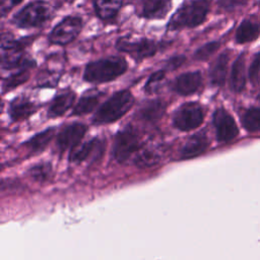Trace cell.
<instances>
[{"label":"cell","instance_id":"obj_1","mask_svg":"<svg viewBox=\"0 0 260 260\" xmlns=\"http://www.w3.org/2000/svg\"><path fill=\"white\" fill-rule=\"evenodd\" d=\"M210 9V0H188L172 15L168 22L169 30L193 28L201 24Z\"/></svg>","mask_w":260,"mask_h":260},{"label":"cell","instance_id":"obj_2","mask_svg":"<svg viewBox=\"0 0 260 260\" xmlns=\"http://www.w3.org/2000/svg\"><path fill=\"white\" fill-rule=\"evenodd\" d=\"M128 64L122 57L111 56L103 58L86 65L83 78L92 83H103L112 81L126 72Z\"/></svg>","mask_w":260,"mask_h":260},{"label":"cell","instance_id":"obj_3","mask_svg":"<svg viewBox=\"0 0 260 260\" xmlns=\"http://www.w3.org/2000/svg\"><path fill=\"white\" fill-rule=\"evenodd\" d=\"M134 102V96L129 90H119L99 108L92 122L96 125L113 123L122 118L133 107Z\"/></svg>","mask_w":260,"mask_h":260},{"label":"cell","instance_id":"obj_4","mask_svg":"<svg viewBox=\"0 0 260 260\" xmlns=\"http://www.w3.org/2000/svg\"><path fill=\"white\" fill-rule=\"evenodd\" d=\"M28 39L14 40L11 36H2L1 41V67L3 70L14 68H31L34 60H28L23 55V48Z\"/></svg>","mask_w":260,"mask_h":260},{"label":"cell","instance_id":"obj_5","mask_svg":"<svg viewBox=\"0 0 260 260\" xmlns=\"http://www.w3.org/2000/svg\"><path fill=\"white\" fill-rule=\"evenodd\" d=\"M50 5L41 0L32 1L12 17V23L20 28L40 27L51 17Z\"/></svg>","mask_w":260,"mask_h":260},{"label":"cell","instance_id":"obj_6","mask_svg":"<svg viewBox=\"0 0 260 260\" xmlns=\"http://www.w3.org/2000/svg\"><path fill=\"white\" fill-rule=\"evenodd\" d=\"M141 147L142 143L138 132L131 125H128L116 134L113 155L118 162H125L133 153H137Z\"/></svg>","mask_w":260,"mask_h":260},{"label":"cell","instance_id":"obj_7","mask_svg":"<svg viewBox=\"0 0 260 260\" xmlns=\"http://www.w3.org/2000/svg\"><path fill=\"white\" fill-rule=\"evenodd\" d=\"M203 119L202 107L196 102H189L177 109L173 116V124L181 131H190L200 126Z\"/></svg>","mask_w":260,"mask_h":260},{"label":"cell","instance_id":"obj_8","mask_svg":"<svg viewBox=\"0 0 260 260\" xmlns=\"http://www.w3.org/2000/svg\"><path fill=\"white\" fill-rule=\"evenodd\" d=\"M82 29V19L78 16H66L51 30L48 39L52 44L66 46L71 43Z\"/></svg>","mask_w":260,"mask_h":260},{"label":"cell","instance_id":"obj_9","mask_svg":"<svg viewBox=\"0 0 260 260\" xmlns=\"http://www.w3.org/2000/svg\"><path fill=\"white\" fill-rule=\"evenodd\" d=\"M116 48L130 55L136 62L149 58L156 54L159 44L149 39H139L132 41L128 38H120L116 43Z\"/></svg>","mask_w":260,"mask_h":260},{"label":"cell","instance_id":"obj_10","mask_svg":"<svg viewBox=\"0 0 260 260\" xmlns=\"http://www.w3.org/2000/svg\"><path fill=\"white\" fill-rule=\"evenodd\" d=\"M212 122L215 128L216 138L219 142L231 141L239 134V129L234 118L223 108L215 110Z\"/></svg>","mask_w":260,"mask_h":260},{"label":"cell","instance_id":"obj_11","mask_svg":"<svg viewBox=\"0 0 260 260\" xmlns=\"http://www.w3.org/2000/svg\"><path fill=\"white\" fill-rule=\"evenodd\" d=\"M87 131V127L79 122L66 125L57 136V146L61 151L73 149L77 146Z\"/></svg>","mask_w":260,"mask_h":260},{"label":"cell","instance_id":"obj_12","mask_svg":"<svg viewBox=\"0 0 260 260\" xmlns=\"http://www.w3.org/2000/svg\"><path fill=\"white\" fill-rule=\"evenodd\" d=\"M202 84V75L199 71L185 72L177 76L172 82V89L181 94L189 95L196 92Z\"/></svg>","mask_w":260,"mask_h":260},{"label":"cell","instance_id":"obj_13","mask_svg":"<svg viewBox=\"0 0 260 260\" xmlns=\"http://www.w3.org/2000/svg\"><path fill=\"white\" fill-rule=\"evenodd\" d=\"M104 150V141L94 137L90 140H87L81 144L75 146L69 154V160L71 162L79 164L91 156L96 157L99 154H102Z\"/></svg>","mask_w":260,"mask_h":260},{"label":"cell","instance_id":"obj_14","mask_svg":"<svg viewBox=\"0 0 260 260\" xmlns=\"http://www.w3.org/2000/svg\"><path fill=\"white\" fill-rule=\"evenodd\" d=\"M38 109V106L25 95H18L13 99L8 108V115L12 121L27 119Z\"/></svg>","mask_w":260,"mask_h":260},{"label":"cell","instance_id":"obj_15","mask_svg":"<svg viewBox=\"0 0 260 260\" xmlns=\"http://www.w3.org/2000/svg\"><path fill=\"white\" fill-rule=\"evenodd\" d=\"M209 141L204 132H199L192 135L183 145L180 151L182 159H190L202 154L208 147Z\"/></svg>","mask_w":260,"mask_h":260},{"label":"cell","instance_id":"obj_16","mask_svg":"<svg viewBox=\"0 0 260 260\" xmlns=\"http://www.w3.org/2000/svg\"><path fill=\"white\" fill-rule=\"evenodd\" d=\"M75 98L73 91H64L55 96L49 106L48 117L57 118L64 115L73 106Z\"/></svg>","mask_w":260,"mask_h":260},{"label":"cell","instance_id":"obj_17","mask_svg":"<svg viewBox=\"0 0 260 260\" xmlns=\"http://www.w3.org/2000/svg\"><path fill=\"white\" fill-rule=\"evenodd\" d=\"M172 8V0H145L142 15L147 19H161Z\"/></svg>","mask_w":260,"mask_h":260},{"label":"cell","instance_id":"obj_18","mask_svg":"<svg viewBox=\"0 0 260 260\" xmlns=\"http://www.w3.org/2000/svg\"><path fill=\"white\" fill-rule=\"evenodd\" d=\"M230 60V52H222L210 67L209 77L213 85L221 86L225 82V76L228 71V64Z\"/></svg>","mask_w":260,"mask_h":260},{"label":"cell","instance_id":"obj_19","mask_svg":"<svg viewBox=\"0 0 260 260\" xmlns=\"http://www.w3.org/2000/svg\"><path fill=\"white\" fill-rule=\"evenodd\" d=\"M167 109V105L164 101L160 100H152L146 102L140 109L138 116L141 120L148 122V123H153L159 120Z\"/></svg>","mask_w":260,"mask_h":260},{"label":"cell","instance_id":"obj_20","mask_svg":"<svg viewBox=\"0 0 260 260\" xmlns=\"http://www.w3.org/2000/svg\"><path fill=\"white\" fill-rule=\"evenodd\" d=\"M245 54L242 53L234 62L231 72V88L235 92H241L246 84Z\"/></svg>","mask_w":260,"mask_h":260},{"label":"cell","instance_id":"obj_21","mask_svg":"<svg viewBox=\"0 0 260 260\" xmlns=\"http://www.w3.org/2000/svg\"><path fill=\"white\" fill-rule=\"evenodd\" d=\"M123 0H92L98 16L105 20H112L118 14Z\"/></svg>","mask_w":260,"mask_h":260},{"label":"cell","instance_id":"obj_22","mask_svg":"<svg viewBox=\"0 0 260 260\" xmlns=\"http://www.w3.org/2000/svg\"><path fill=\"white\" fill-rule=\"evenodd\" d=\"M102 93L99 91H90L84 93L73 108L72 115L82 116L92 112L99 105Z\"/></svg>","mask_w":260,"mask_h":260},{"label":"cell","instance_id":"obj_23","mask_svg":"<svg viewBox=\"0 0 260 260\" xmlns=\"http://www.w3.org/2000/svg\"><path fill=\"white\" fill-rule=\"evenodd\" d=\"M55 134V128H48L42 132L37 133L35 136L24 142V146L31 152H40L44 150Z\"/></svg>","mask_w":260,"mask_h":260},{"label":"cell","instance_id":"obj_24","mask_svg":"<svg viewBox=\"0 0 260 260\" xmlns=\"http://www.w3.org/2000/svg\"><path fill=\"white\" fill-rule=\"evenodd\" d=\"M260 34V26L251 20H244L238 27L236 31V41L239 44H244L251 42Z\"/></svg>","mask_w":260,"mask_h":260},{"label":"cell","instance_id":"obj_25","mask_svg":"<svg viewBox=\"0 0 260 260\" xmlns=\"http://www.w3.org/2000/svg\"><path fill=\"white\" fill-rule=\"evenodd\" d=\"M29 78V68H20L13 74L5 77L2 81V92L12 90L20 84L26 82Z\"/></svg>","mask_w":260,"mask_h":260},{"label":"cell","instance_id":"obj_26","mask_svg":"<svg viewBox=\"0 0 260 260\" xmlns=\"http://www.w3.org/2000/svg\"><path fill=\"white\" fill-rule=\"evenodd\" d=\"M159 161V155L150 148H140L134 157L135 166L139 168H149Z\"/></svg>","mask_w":260,"mask_h":260},{"label":"cell","instance_id":"obj_27","mask_svg":"<svg viewBox=\"0 0 260 260\" xmlns=\"http://www.w3.org/2000/svg\"><path fill=\"white\" fill-rule=\"evenodd\" d=\"M244 128L250 132L260 131V108H252L242 116Z\"/></svg>","mask_w":260,"mask_h":260},{"label":"cell","instance_id":"obj_28","mask_svg":"<svg viewBox=\"0 0 260 260\" xmlns=\"http://www.w3.org/2000/svg\"><path fill=\"white\" fill-rule=\"evenodd\" d=\"M165 77H166V70L165 69L157 70V71L153 72L148 77V80L145 83V86H144L145 91L149 94L158 91L160 89V87L162 86Z\"/></svg>","mask_w":260,"mask_h":260},{"label":"cell","instance_id":"obj_29","mask_svg":"<svg viewBox=\"0 0 260 260\" xmlns=\"http://www.w3.org/2000/svg\"><path fill=\"white\" fill-rule=\"evenodd\" d=\"M219 48V43L218 42H210L202 47H200L198 50H196L194 54V58L198 61H205L207 60L213 53L217 51Z\"/></svg>","mask_w":260,"mask_h":260},{"label":"cell","instance_id":"obj_30","mask_svg":"<svg viewBox=\"0 0 260 260\" xmlns=\"http://www.w3.org/2000/svg\"><path fill=\"white\" fill-rule=\"evenodd\" d=\"M29 173L31 177H34L36 180H46L51 173V165L50 164L36 165L29 170Z\"/></svg>","mask_w":260,"mask_h":260},{"label":"cell","instance_id":"obj_31","mask_svg":"<svg viewBox=\"0 0 260 260\" xmlns=\"http://www.w3.org/2000/svg\"><path fill=\"white\" fill-rule=\"evenodd\" d=\"M259 74H260V52L255 55L252 63L250 64L249 71H248V77L251 83L255 84L259 80Z\"/></svg>","mask_w":260,"mask_h":260},{"label":"cell","instance_id":"obj_32","mask_svg":"<svg viewBox=\"0 0 260 260\" xmlns=\"http://www.w3.org/2000/svg\"><path fill=\"white\" fill-rule=\"evenodd\" d=\"M185 61H186V58H185V56H183V55L174 56V57L170 58V59L167 61L165 70H175V69L179 68Z\"/></svg>","mask_w":260,"mask_h":260},{"label":"cell","instance_id":"obj_33","mask_svg":"<svg viewBox=\"0 0 260 260\" xmlns=\"http://www.w3.org/2000/svg\"><path fill=\"white\" fill-rule=\"evenodd\" d=\"M22 0H1V12L4 16L12 7L21 3Z\"/></svg>","mask_w":260,"mask_h":260},{"label":"cell","instance_id":"obj_34","mask_svg":"<svg viewBox=\"0 0 260 260\" xmlns=\"http://www.w3.org/2000/svg\"><path fill=\"white\" fill-rule=\"evenodd\" d=\"M239 0H220V4L225 8H232L235 5H238Z\"/></svg>","mask_w":260,"mask_h":260},{"label":"cell","instance_id":"obj_35","mask_svg":"<svg viewBox=\"0 0 260 260\" xmlns=\"http://www.w3.org/2000/svg\"><path fill=\"white\" fill-rule=\"evenodd\" d=\"M58 2V4H70L72 3L74 0H56Z\"/></svg>","mask_w":260,"mask_h":260},{"label":"cell","instance_id":"obj_36","mask_svg":"<svg viewBox=\"0 0 260 260\" xmlns=\"http://www.w3.org/2000/svg\"><path fill=\"white\" fill-rule=\"evenodd\" d=\"M257 99H258V101L260 102V92H259V94H258V96H257Z\"/></svg>","mask_w":260,"mask_h":260}]
</instances>
